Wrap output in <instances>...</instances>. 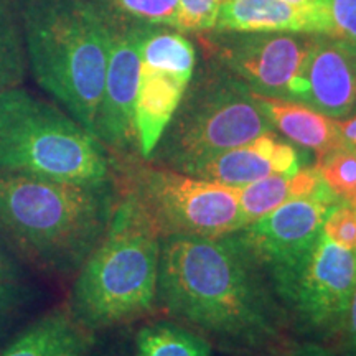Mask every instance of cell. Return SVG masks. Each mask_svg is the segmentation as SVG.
Listing matches in <instances>:
<instances>
[{"label":"cell","mask_w":356,"mask_h":356,"mask_svg":"<svg viewBox=\"0 0 356 356\" xmlns=\"http://www.w3.org/2000/svg\"><path fill=\"white\" fill-rule=\"evenodd\" d=\"M115 202L114 181L0 175V236L44 273L76 275L104 238Z\"/></svg>","instance_id":"7a4b0ae2"},{"label":"cell","mask_w":356,"mask_h":356,"mask_svg":"<svg viewBox=\"0 0 356 356\" xmlns=\"http://www.w3.org/2000/svg\"><path fill=\"white\" fill-rule=\"evenodd\" d=\"M292 330L315 340L340 338L356 287V249H345L323 233L302 259L270 280Z\"/></svg>","instance_id":"ba28073f"},{"label":"cell","mask_w":356,"mask_h":356,"mask_svg":"<svg viewBox=\"0 0 356 356\" xmlns=\"http://www.w3.org/2000/svg\"><path fill=\"white\" fill-rule=\"evenodd\" d=\"M252 96L274 129L293 144L315 152L317 159L345 145L340 121L312 109L304 102L259 95Z\"/></svg>","instance_id":"9a60e30c"},{"label":"cell","mask_w":356,"mask_h":356,"mask_svg":"<svg viewBox=\"0 0 356 356\" xmlns=\"http://www.w3.org/2000/svg\"><path fill=\"white\" fill-rule=\"evenodd\" d=\"M29 63L20 17L7 0H0V91L24 83Z\"/></svg>","instance_id":"44dd1931"},{"label":"cell","mask_w":356,"mask_h":356,"mask_svg":"<svg viewBox=\"0 0 356 356\" xmlns=\"http://www.w3.org/2000/svg\"><path fill=\"white\" fill-rule=\"evenodd\" d=\"M142 66L162 70L180 76H193L195 48L178 33H154L144 30L140 47Z\"/></svg>","instance_id":"ffe728a7"},{"label":"cell","mask_w":356,"mask_h":356,"mask_svg":"<svg viewBox=\"0 0 356 356\" xmlns=\"http://www.w3.org/2000/svg\"><path fill=\"white\" fill-rule=\"evenodd\" d=\"M312 38L254 33L222 44V63L251 91L296 99Z\"/></svg>","instance_id":"8fae6325"},{"label":"cell","mask_w":356,"mask_h":356,"mask_svg":"<svg viewBox=\"0 0 356 356\" xmlns=\"http://www.w3.org/2000/svg\"><path fill=\"white\" fill-rule=\"evenodd\" d=\"M157 309L231 353L291 356L297 348L273 284L234 233L163 238Z\"/></svg>","instance_id":"6da1fadb"},{"label":"cell","mask_w":356,"mask_h":356,"mask_svg":"<svg viewBox=\"0 0 356 356\" xmlns=\"http://www.w3.org/2000/svg\"><path fill=\"white\" fill-rule=\"evenodd\" d=\"M291 356H337V355H333L330 350H327L325 346L318 343H305L302 346H297Z\"/></svg>","instance_id":"4dcf8cb0"},{"label":"cell","mask_w":356,"mask_h":356,"mask_svg":"<svg viewBox=\"0 0 356 356\" xmlns=\"http://www.w3.org/2000/svg\"><path fill=\"white\" fill-rule=\"evenodd\" d=\"M338 202L340 200L327 186L314 197L280 204L269 215L234 231V234L273 280L296 266L314 248L322 234L325 218Z\"/></svg>","instance_id":"9c48e42d"},{"label":"cell","mask_w":356,"mask_h":356,"mask_svg":"<svg viewBox=\"0 0 356 356\" xmlns=\"http://www.w3.org/2000/svg\"><path fill=\"white\" fill-rule=\"evenodd\" d=\"M327 188L322 175L314 167H300L292 175L270 173L264 178L238 188L239 208L244 226L269 215L291 200L309 198Z\"/></svg>","instance_id":"e0dca14e"},{"label":"cell","mask_w":356,"mask_h":356,"mask_svg":"<svg viewBox=\"0 0 356 356\" xmlns=\"http://www.w3.org/2000/svg\"><path fill=\"white\" fill-rule=\"evenodd\" d=\"M222 0H178L175 25L184 30H207L216 26Z\"/></svg>","instance_id":"d4e9b609"},{"label":"cell","mask_w":356,"mask_h":356,"mask_svg":"<svg viewBox=\"0 0 356 356\" xmlns=\"http://www.w3.org/2000/svg\"><path fill=\"white\" fill-rule=\"evenodd\" d=\"M2 236H0V279L13 280V282H24V270L19 261L12 256L8 248L3 244Z\"/></svg>","instance_id":"f546056e"},{"label":"cell","mask_w":356,"mask_h":356,"mask_svg":"<svg viewBox=\"0 0 356 356\" xmlns=\"http://www.w3.org/2000/svg\"><path fill=\"white\" fill-rule=\"evenodd\" d=\"M315 168L340 202L356 207V149L340 147L317 159Z\"/></svg>","instance_id":"7402d4cb"},{"label":"cell","mask_w":356,"mask_h":356,"mask_svg":"<svg viewBox=\"0 0 356 356\" xmlns=\"http://www.w3.org/2000/svg\"><path fill=\"white\" fill-rule=\"evenodd\" d=\"M29 300L30 291L24 282L0 279V338L6 335Z\"/></svg>","instance_id":"4316f807"},{"label":"cell","mask_w":356,"mask_h":356,"mask_svg":"<svg viewBox=\"0 0 356 356\" xmlns=\"http://www.w3.org/2000/svg\"><path fill=\"white\" fill-rule=\"evenodd\" d=\"M144 30H114L104 89L95 121V137L111 159L140 157L134 113L140 79Z\"/></svg>","instance_id":"30bf717a"},{"label":"cell","mask_w":356,"mask_h":356,"mask_svg":"<svg viewBox=\"0 0 356 356\" xmlns=\"http://www.w3.org/2000/svg\"><path fill=\"white\" fill-rule=\"evenodd\" d=\"M322 233L327 239L338 246L356 249V207L355 204L338 202L325 218Z\"/></svg>","instance_id":"cb8c5ba5"},{"label":"cell","mask_w":356,"mask_h":356,"mask_svg":"<svg viewBox=\"0 0 356 356\" xmlns=\"http://www.w3.org/2000/svg\"><path fill=\"white\" fill-rule=\"evenodd\" d=\"M178 109L147 162L180 172L190 163L275 131L251 89L236 76L221 73L200 81Z\"/></svg>","instance_id":"52a82bcc"},{"label":"cell","mask_w":356,"mask_h":356,"mask_svg":"<svg viewBox=\"0 0 356 356\" xmlns=\"http://www.w3.org/2000/svg\"><path fill=\"white\" fill-rule=\"evenodd\" d=\"M111 165L115 190L139 204L162 239L218 238L244 226L236 186L154 165L142 157L111 159Z\"/></svg>","instance_id":"8992f818"},{"label":"cell","mask_w":356,"mask_h":356,"mask_svg":"<svg viewBox=\"0 0 356 356\" xmlns=\"http://www.w3.org/2000/svg\"><path fill=\"white\" fill-rule=\"evenodd\" d=\"M92 343V332L66 307L40 317L0 351V356H89Z\"/></svg>","instance_id":"2e32d148"},{"label":"cell","mask_w":356,"mask_h":356,"mask_svg":"<svg viewBox=\"0 0 356 356\" xmlns=\"http://www.w3.org/2000/svg\"><path fill=\"white\" fill-rule=\"evenodd\" d=\"M251 147L269 162L274 173L292 175L300 168V157L296 147L286 140H280L275 132H266L251 142Z\"/></svg>","instance_id":"603a6c76"},{"label":"cell","mask_w":356,"mask_h":356,"mask_svg":"<svg viewBox=\"0 0 356 356\" xmlns=\"http://www.w3.org/2000/svg\"><path fill=\"white\" fill-rule=\"evenodd\" d=\"M286 2H291V3H310V2H315V0H286Z\"/></svg>","instance_id":"1f68e13d"},{"label":"cell","mask_w":356,"mask_h":356,"mask_svg":"<svg viewBox=\"0 0 356 356\" xmlns=\"http://www.w3.org/2000/svg\"><path fill=\"white\" fill-rule=\"evenodd\" d=\"M216 26L239 33H310L327 37V8L322 0L291 3L286 0H222Z\"/></svg>","instance_id":"4fadbf2b"},{"label":"cell","mask_w":356,"mask_h":356,"mask_svg":"<svg viewBox=\"0 0 356 356\" xmlns=\"http://www.w3.org/2000/svg\"><path fill=\"white\" fill-rule=\"evenodd\" d=\"M207 337L175 320H155L139 328L136 356H211Z\"/></svg>","instance_id":"d6986e66"},{"label":"cell","mask_w":356,"mask_h":356,"mask_svg":"<svg viewBox=\"0 0 356 356\" xmlns=\"http://www.w3.org/2000/svg\"><path fill=\"white\" fill-rule=\"evenodd\" d=\"M162 236L144 210L118 191L104 238L84 261L68 309L92 333L149 317L157 310Z\"/></svg>","instance_id":"277c9868"},{"label":"cell","mask_w":356,"mask_h":356,"mask_svg":"<svg viewBox=\"0 0 356 356\" xmlns=\"http://www.w3.org/2000/svg\"><path fill=\"white\" fill-rule=\"evenodd\" d=\"M188 84L190 78L180 74L145 66L140 68L134 121L139 155L144 160H149L159 140L162 139L163 132L186 95Z\"/></svg>","instance_id":"5bb4252c"},{"label":"cell","mask_w":356,"mask_h":356,"mask_svg":"<svg viewBox=\"0 0 356 356\" xmlns=\"http://www.w3.org/2000/svg\"><path fill=\"white\" fill-rule=\"evenodd\" d=\"M340 338L346 346V350H348V353L351 356H356V287L350 299V305L348 310H346Z\"/></svg>","instance_id":"f1b7e54d"},{"label":"cell","mask_w":356,"mask_h":356,"mask_svg":"<svg viewBox=\"0 0 356 356\" xmlns=\"http://www.w3.org/2000/svg\"><path fill=\"white\" fill-rule=\"evenodd\" d=\"M26 63L35 81L95 136L114 29L84 0H20Z\"/></svg>","instance_id":"3957f363"},{"label":"cell","mask_w":356,"mask_h":356,"mask_svg":"<svg viewBox=\"0 0 356 356\" xmlns=\"http://www.w3.org/2000/svg\"><path fill=\"white\" fill-rule=\"evenodd\" d=\"M327 8L328 30L327 37L356 47V0H322Z\"/></svg>","instance_id":"484cf974"},{"label":"cell","mask_w":356,"mask_h":356,"mask_svg":"<svg viewBox=\"0 0 356 356\" xmlns=\"http://www.w3.org/2000/svg\"><path fill=\"white\" fill-rule=\"evenodd\" d=\"M180 172L185 175L202 178V180L215 181V184L236 186V188H241L244 185L274 173L269 162L262 159L251 144L210 155V157L190 163Z\"/></svg>","instance_id":"ac0fdd59"},{"label":"cell","mask_w":356,"mask_h":356,"mask_svg":"<svg viewBox=\"0 0 356 356\" xmlns=\"http://www.w3.org/2000/svg\"><path fill=\"white\" fill-rule=\"evenodd\" d=\"M328 118L343 121L356 113V47L312 37L296 99Z\"/></svg>","instance_id":"7c38bea8"},{"label":"cell","mask_w":356,"mask_h":356,"mask_svg":"<svg viewBox=\"0 0 356 356\" xmlns=\"http://www.w3.org/2000/svg\"><path fill=\"white\" fill-rule=\"evenodd\" d=\"M0 175L99 185L113 181V165L88 129L17 86L0 91Z\"/></svg>","instance_id":"5b68a950"},{"label":"cell","mask_w":356,"mask_h":356,"mask_svg":"<svg viewBox=\"0 0 356 356\" xmlns=\"http://www.w3.org/2000/svg\"><path fill=\"white\" fill-rule=\"evenodd\" d=\"M115 3L137 19L175 25L178 0H115Z\"/></svg>","instance_id":"83f0119b"}]
</instances>
